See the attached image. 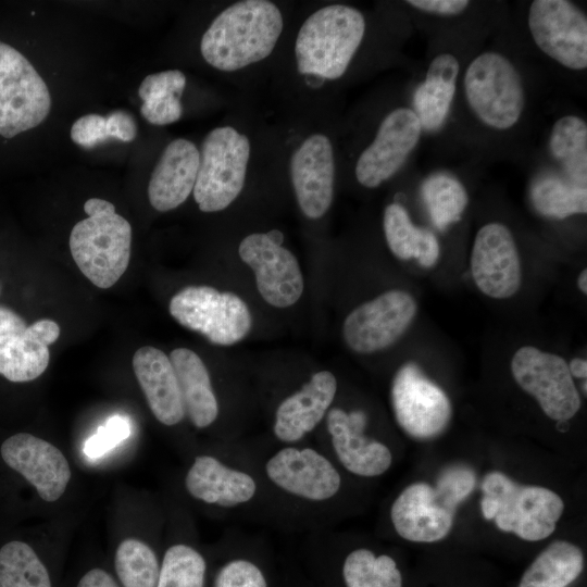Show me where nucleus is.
<instances>
[{
  "label": "nucleus",
  "mask_w": 587,
  "mask_h": 587,
  "mask_svg": "<svg viewBox=\"0 0 587 587\" xmlns=\"http://www.w3.org/2000/svg\"><path fill=\"white\" fill-rule=\"evenodd\" d=\"M278 7L267 0H242L224 9L204 32L200 51L207 63L234 72L262 61L283 32Z\"/></svg>",
  "instance_id": "1"
},
{
  "label": "nucleus",
  "mask_w": 587,
  "mask_h": 587,
  "mask_svg": "<svg viewBox=\"0 0 587 587\" xmlns=\"http://www.w3.org/2000/svg\"><path fill=\"white\" fill-rule=\"evenodd\" d=\"M88 217L76 223L70 250L80 272L97 287H112L127 270L132 226L115 212L113 203L90 198L84 203Z\"/></svg>",
  "instance_id": "2"
},
{
  "label": "nucleus",
  "mask_w": 587,
  "mask_h": 587,
  "mask_svg": "<svg viewBox=\"0 0 587 587\" xmlns=\"http://www.w3.org/2000/svg\"><path fill=\"white\" fill-rule=\"evenodd\" d=\"M365 33V18L353 7L329 4L313 12L301 25L295 57L300 74L324 79L341 77Z\"/></svg>",
  "instance_id": "3"
},
{
  "label": "nucleus",
  "mask_w": 587,
  "mask_h": 587,
  "mask_svg": "<svg viewBox=\"0 0 587 587\" xmlns=\"http://www.w3.org/2000/svg\"><path fill=\"white\" fill-rule=\"evenodd\" d=\"M482 489L484 517L523 540L549 537L564 511V502L557 492L541 486L520 485L501 472L488 473Z\"/></svg>",
  "instance_id": "4"
},
{
  "label": "nucleus",
  "mask_w": 587,
  "mask_h": 587,
  "mask_svg": "<svg viewBox=\"0 0 587 587\" xmlns=\"http://www.w3.org/2000/svg\"><path fill=\"white\" fill-rule=\"evenodd\" d=\"M250 159L248 137L232 126L212 129L199 151V166L192 190L202 212L226 209L241 192Z\"/></svg>",
  "instance_id": "5"
},
{
  "label": "nucleus",
  "mask_w": 587,
  "mask_h": 587,
  "mask_svg": "<svg viewBox=\"0 0 587 587\" xmlns=\"http://www.w3.org/2000/svg\"><path fill=\"white\" fill-rule=\"evenodd\" d=\"M464 90L469 105L487 126H514L524 109V87L515 66L502 54L484 52L467 66Z\"/></svg>",
  "instance_id": "6"
},
{
  "label": "nucleus",
  "mask_w": 587,
  "mask_h": 587,
  "mask_svg": "<svg viewBox=\"0 0 587 587\" xmlns=\"http://www.w3.org/2000/svg\"><path fill=\"white\" fill-rule=\"evenodd\" d=\"M168 311L182 326L220 346L242 340L252 325L249 308L239 296L205 285L180 289L171 298Z\"/></svg>",
  "instance_id": "7"
},
{
  "label": "nucleus",
  "mask_w": 587,
  "mask_h": 587,
  "mask_svg": "<svg viewBox=\"0 0 587 587\" xmlns=\"http://www.w3.org/2000/svg\"><path fill=\"white\" fill-rule=\"evenodd\" d=\"M50 109L42 77L26 57L0 41V135L12 138L38 126Z\"/></svg>",
  "instance_id": "8"
},
{
  "label": "nucleus",
  "mask_w": 587,
  "mask_h": 587,
  "mask_svg": "<svg viewBox=\"0 0 587 587\" xmlns=\"http://www.w3.org/2000/svg\"><path fill=\"white\" fill-rule=\"evenodd\" d=\"M263 471L279 492L305 503H323L340 490L341 476L320 449L284 445L266 458Z\"/></svg>",
  "instance_id": "9"
},
{
  "label": "nucleus",
  "mask_w": 587,
  "mask_h": 587,
  "mask_svg": "<svg viewBox=\"0 0 587 587\" xmlns=\"http://www.w3.org/2000/svg\"><path fill=\"white\" fill-rule=\"evenodd\" d=\"M511 372L516 384L537 400L551 420L569 421L580 409L579 392L567 362L560 355L523 346L512 357Z\"/></svg>",
  "instance_id": "10"
},
{
  "label": "nucleus",
  "mask_w": 587,
  "mask_h": 587,
  "mask_svg": "<svg viewBox=\"0 0 587 587\" xmlns=\"http://www.w3.org/2000/svg\"><path fill=\"white\" fill-rule=\"evenodd\" d=\"M390 401L398 425L416 439L440 435L452 417L447 394L413 362L404 363L396 372Z\"/></svg>",
  "instance_id": "11"
},
{
  "label": "nucleus",
  "mask_w": 587,
  "mask_h": 587,
  "mask_svg": "<svg viewBox=\"0 0 587 587\" xmlns=\"http://www.w3.org/2000/svg\"><path fill=\"white\" fill-rule=\"evenodd\" d=\"M416 314L414 297L391 289L354 308L344 321L342 337L357 353L384 350L401 338Z\"/></svg>",
  "instance_id": "12"
},
{
  "label": "nucleus",
  "mask_w": 587,
  "mask_h": 587,
  "mask_svg": "<svg viewBox=\"0 0 587 587\" xmlns=\"http://www.w3.org/2000/svg\"><path fill=\"white\" fill-rule=\"evenodd\" d=\"M528 27L537 47L561 65L587 67V17L566 0H535L528 11Z\"/></svg>",
  "instance_id": "13"
},
{
  "label": "nucleus",
  "mask_w": 587,
  "mask_h": 587,
  "mask_svg": "<svg viewBox=\"0 0 587 587\" xmlns=\"http://www.w3.org/2000/svg\"><path fill=\"white\" fill-rule=\"evenodd\" d=\"M240 259L255 276L261 297L276 308L295 304L303 292V277L297 258L271 234L253 233L239 243Z\"/></svg>",
  "instance_id": "14"
},
{
  "label": "nucleus",
  "mask_w": 587,
  "mask_h": 587,
  "mask_svg": "<svg viewBox=\"0 0 587 587\" xmlns=\"http://www.w3.org/2000/svg\"><path fill=\"white\" fill-rule=\"evenodd\" d=\"M421 132L414 110L397 108L387 114L374 140L357 161V180L366 188H375L391 178L416 147Z\"/></svg>",
  "instance_id": "15"
},
{
  "label": "nucleus",
  "mask_w": 587,
  "mask_h": 587,
  "mask_svg": "<svg viewBox=\"0 0 587 587\" xmlns=\"http://www.w3.org/2000/svg\"><path fill=\"white\" fill-rule=\"evenodd\" d=\"M471 272L477 288L495 299L513 297L522 285V265L510 229L497 222L480 227L471 253Z\"/></svg>",
  "instance_id": "16"
},
{
  "label": "nucleus",
  "mask_w": 587,
  "mask_h": 587,
  "mask_svg": "<svg viewBox=\"0 0 587 587\" xmlns=\"http://www.w3.org/2000/svg\"><path fill=\"white\" fill-rule=\"evenodd\" d=\"M290 177L298 205L312 220L322 217L334 198L335 159L324 134L307 137L290 160Z\"/></svg>",
  "instance_id": "17"
},
{
  "label": "nucleus",
  "mask_w": 587,
  "mask_h": 587,
  "mask_svg": "<svg viewBox=\"0 0 587 587\" xmlns=\"http://www.w3.org/2000/svg\"><path fill=\"white\" fill-rule=\"evenodd\" d=\"M3 461L24 476L45 501H57L71 479L63 453L50 442L32 434L18 433L1 445Z\"/></svg>",
  "instance_id": "18"
},
{
  "label": "nucleus",
  "mask_w": 587,
  "mask_h": 587,
  "mask_svg": "<svg viewBox=\"0 0 587 587\" xmlns=\"http://www.w3.org/2000/svg\"><path fill=\"white\" fill-rule=\"evenodd\" d=\"M332 449L341 466L353 475L375 477L392 463L390 449L364 434L365 414L330 408L325 416Z\"/></svg>",
  "instance_id": "19"
},
{
  "label": "nucleus",
  "mask_w": 587,
  "mask_h": 587,
  "mask_svg": "<svg viewBox=\"0 0 587 587\" xmlns=\"http://www.w3.org/2000/svg\"><path fill=\"white\" fill-rule=\"evenodd\" d=\"M453 514L437 489L422 482L405 487L390 508L397 534L414 542L444 539L452 527Z\"/></svg>",
  "instance_id": "20"
},
{
  "label": "nucleus",
  "mask_w": 587,
  "mask_h": 587,
  "mask_svg": "<svg viewBox=\"0 0 587 587\" xmlns=\"http://www.w3.org/2000/svg\"><path fill=\"white\" fill-rule=\"evenodd\" d=\"M337 379L329 371H319L276 408L275 438L284 445L301 441L325 419L337 394Z\"/></svg>",
  "instance_id": "21"
},
{
  "label": "nucleus",
  "mask_w": 587,
  "mask_h": 587,
  "mask_svg": "<svg viewBox=\"0 0 587 587\" xmlns=\"http://www.w3.org/2000/svg\"><path fill=\"white\" fill-rule=\"evenodd\" d=\"M185 486L192 498L230 510L253 501L260 489L258 479L249 471L209 454L195 458Z\"/></svg>",
  "instance_id": "22"
},
{
  "label": "nucleus",
  "mask_w": 587,
  "mask_h": 587,
  "mask_svg": "<svg viewBox=\"0 0 587 587\" xmlns=\"http://www.w3.org/2000/svg\"><path fill=\"white\" fill-rule=\"evenodd\" d=\"M199 166V150L185 138L171 141L162 151L148 185V198L153 209L171 211L192 192Z\"/></svg>",
  "instance_id": "23"
},
{
  "label": "nucleus",
  "mask_w": 587,
  "mask_h": 587,
  "mask_svg": "<svg viewBox=\"0 0 587 587\" xmlns=\"http://www.w3.org/2000/svg\"><path fill=\"white\" fill-rule=\"evenodd\" d=\"M133 369L154 417L166 426L180 423L186 414L170 358L158 348L143 346L134 353Z\"/></svg>",
  "instance_id": "24"
},
{
  "label": "nucleus",
  "mask_w": 587,
  "mask_h": 587,
  "mask_svg": "<svg viewBox=\"0 0 587 587\" xmlns=\"http://www.w3.org/2000/svg\"><path fill=\"white\" fill-rule=\"evenodd\" d=\"M59 335L58 323L42 319L22 333L0 338V374L14 383L36 379L48 367L49 346Z\"/></svg>",
  "instance_id": "25"
},
{
  "label": "nucleus",
  "mask_w": 587,
  "mask_h": 587,
  "mask_svg": "<svg viewBox=\"0 0 587 587\" xmlns=\"http://www.w3.org/2000/svg\"><path fill=\"white\" fill-rule=\"evenodd\" d=\"M185 414L197 428L212 425L218 416V402L207 366L192 350L177 348L170 353Z\"/></svg>",
  "instance_id": "26"
},
{
  "label": "nucleus",
  "mask_w": 587,
  "mask_h": 587,
  "mask_svg": "<svg viewBox=\"0 0 587 587\" xmlns=\"http://www.w3.org/2000/svg\"><path fill=\"white\" fill-rule=\"evenodd\" d=\"M459 68L458 60L449 53L438 54L430 62L425 80L413 96L414 112L422 129L436 130L445 123L453 101Z\"/></svg>",
  "instance_id": "27"
},
{
  "label": "nucleus",
  "mask_w": 587,
  "mask_h": 587,
  "mask_svg": "<svg viewBox=\"0 0 587 587\" xmlns=\"http://www.w3.org/2000/svg\"><path fill=\"white\" fill-rule=\"evenodd\" d=\"M584 570V554L574 544L555 540L526 569L517 587H569Z\"/></svg>",
  "instance_id": "28"
},
{
  "label": "nucleus",
  "mask_w": 587,
  "mask_h": 587,
  "mask_svg": "<svg viewBox=\"0 0 587 587\" xmlns=\"http://www.w3.org/2000/svg\"><path fill=\"white\" fill-rule=\"evenodd\" d=\"M185 86L186 76L178 70L146 76L138 88V96L142 100L140 113L143 118L157 126L178 121L183 112L179 99Z\"/></svg>",
  "instance_id": "29"
},
{
  "label": "nucleus",
  "mask_w": 587,
  "mask_h": 587,
  "mask_svg": "<svg viewBox=\"0 0 587 587\" xmlns=\"http://www.w3.org/2000/svg\"><path fill=\"white\" fill-rule=\"evenodd\" d=\"M551 154L562 164L569 179L586 186L587 124L575 115L559 118L549 139Z\"/></svg>",
  "instance_id": "30"
},
{
  "label": "nucleus",
  "mask_w": 587,
  "mask_h": 587,
  "mask_svg": "<svg viewBox=\"0 0 587 587\" xmlns=\"http://www.w3.org/2000/svg\"><path fill=\"white\" fill-rule=\"evenodd\" d=\"M530 201L539 214L562 220L587 212V188L571 179L546 175L533 183Z\"/></svg>",
  "instance_id": "31"
},
{
  "label": "nucleus",
  "mask_w": 587,
  "mask_h": 587,
  "mask_svg": "<svg viewBox=\"0 0 587 587\" xmlns=\"http://www.w3.org/2000/svg\"><path fill=\"white\" fill-rule=\"evenodd\" d=\"M421 195L434 225L439 230L459 222L469 204L464 186L446 173L428 176L422 184Z\"/></svg>",
  "instance_id": "32"
},
{
  "label": "nucleus",
  "mask_w": 587,
  "mask_h": 587,
  "mask_svg": "<svg viewBox=\"0 0 587 587\" xmlns=\"http://www.w3.org/2000/svg\"><path fill=\"white\" fill-rule=\"evenodd\" d=\"M342 578L346 587H402V576L396 561L366 548H358L347 554Z\"/></svg>",
  "instance_id": "33"
},
{
  "label": "nucleus",
  "mask_w": 587,
  "mask_h": 587,
  "mask_svg": "<svg viewBox=\"0 0 587 587\" xmlns=\"http://www.w3.org/2000/svg\"><path fill=\"white\" fill-rule=\"evenodd\" d=\"M0 587H52L49 573L34 549L13 540L0 549Z\"/></svg>",
  "instance_id": "34"
},
{
  "label": "nucleus",
  "mask_w": 587,
  "mask_h": 587,
  "mask_svg": "<svg viewBox=\"0 0 587 587\" xmlns=\"http://www.w3.org/2000/svg\"><path fill=\"white\" fill-rule=\"evenodd\" d=\"M137 127L133 115L125 110H114L107 116L86 114L77 118L71 128L74 143L91 149L114 138L130 142L136 138Z\"/></svg>",
  "instance_id": "35"
},
{
  "label": "nucleus",
  "mask_w": 587,
  "mask_h": 587,
  "mask_svg": "<svg viewBox=\"0 0 587 587\" xmlns=\"http://www.w3.org/2000/svg\"><path fill=\"white\" fill-rule=\"evenodd\" d=\"M114 565L123 587L157 586L160 563L154 551L141 540H123L116 549Z\"/></svg>",
  "instance_id": "36"
},
{
  "label": "nucleus",
  "mask_w": 587,
  "mask_h": 587,
  "mask_svg": "<svg viewBox=\"0 0 587 587\" xmlns=\"http://www.w3.org/2000/svg\"><path fill=\"white\" fill-rule=\"evenodd\" d=\"M205 573L207 562L197 549L175 544L164 553L155 587H204Z\"/></svg>",
  "instance_id": "37"
},
{
  "label": "nucleus",
  "mask_w": 587,
  "mask_h": 587,
  "mask_svg": "<svg viewBox=\"0 0 587 587\" xmlns=\"http://www.w3.org/2000/svg\"><path fill=\"white\" fill-rule=\"evenodd\" d=\"M383 227L387 245L400 260L415 259L422 227L411 221L408 211L399 203L385 208Z\"/></svg>",
  "instance_id": "38"
},
{
  "label": "nucleus",
  "mask_w": 587,
  "mask_h": 587,
  "mask_svg": "<svg viewBox=\"0 0 587 587\" xmlns=\"http://www.w3.org/2000/svg\"><path fill=\"white\" fill-rule=\"evenodd\" d=\"M214 587H268L262 569L252 560L235 557L218 570Z\"/></svg>",
  "instance_id": "39"
},
{
  "label": "nucleus",
  "mask_w": 587,
  "mask_h": 587,
  "mask_svg": "<svg viewBox=\"0 0 587 587\" xmlns=\"http://www.w3.org/2000/svg\"><path fill=\"white\" fill-rule=\"evenodd\" d=\"M129 435L128 419L123 415H113L85 441L83 451L88 458L98 459L128 438Z\"/></svg>",
  "instance_id": "40"
},
{
  "label": "nucleus",
  "mask_w": 587,
  "mask_h": 587,
  "mask_svg": "<svg viewBox=\"0 0 587 587\" xmlns=\"http://www.w3.org/2000/svg\"><path fill=\"white\" fill-rule=\"evenodd\" d=\"M475 476L466 467H451L446 470L438 479L437 491L445 502L452 509L471 492L474 487Z\"/></svg>",
  "instance_id": "41"
},
{
  "label": "nucleus",
  "mask_w": 587,
  "mask_h": 587,
  "mask_svg": "<svg viewBox=\"0 0 587 587\" xmlns=\"http://www.w3.org/2000/svg\"><path fill=\"white\" fill-rule=\"evenodd\" d=\"M407 3L423 12L442 16L458 15L470 4L467 0H409Z\"/></svg>",
  "instance_id": "42"
},
{
  "label": "nucleus",
  "mask_w": 587,
  "mask_h": 587,
  "mask_svg": "<svg viewBox=\"0 0 587 587\" xmlns=\"http://www.w3.org/2000/svg\"><path fill=\"white\" fill-rule=\"evenodd\" d=\"M439 253L440 248L437 237L432 230L422 227L415 260L423 267H432L436 264Z\"/></svg>",
  "instance_id": "43"
},
{
  "label": "nucleus",
  "mask_w": 587,
  "mask_h": 587,
  "mask_svg": "<svg viewBox=\"0 0 587 587\" xmlns=\"http://www.w3.org/2000/svg\"><path fill=\"white\" fill-rule=\"evenodd\" d=\"M25 320L12 309L0 305V338L22 333L26 329Z\"/></svg>",
  "instance_id": "44"
},
{
  "label": "nucleus",
  "mask_w": 587,
  "mask_h": 587,
  "mask_svg": "<svg viewBox=\"0 0 587 587\" xmlns=\"http://www.w3.org/2000/svg\"><path fill=\"white\" fill-rule=\"evenodd\" d=\"M76 587H120L114 578L102 569L88 571Z\"/></svg>",
  "instance_id": "45"
},
{
  "label": "nucleus",
  "mask_w": 587,
  "mask_h": 587,
  "mask_svg": "<svg viewBox=\"0 0 587 587\" xmlns=\"http://www.w3.org/2000/svg\"><path fill=\"white\" fill-rule=\"evenodd\" d=\"M567 366L572 376L586 379L587 361L585 359L575 358L567 363Z\"/></svg>",
  "instance_id": "46"
},
{
  "label": "nucleus",
  "mask_w": 587,
  "mask_h": 587,
  "mask_svg": "<svg viewBox=\"0 0 587 587\" xmlns=\"http://www.w3.org/2000/svg\"><path fill=\"white\" fill-rule=\"evenodd\" d=\"M577 285L579 290L586 295L587 294V268H584L577 278Z\"/></svg>",
  "instance_id": "47"
}]
</instances>
